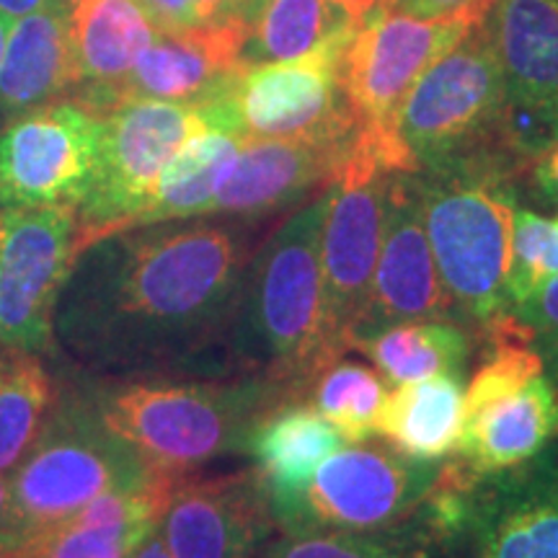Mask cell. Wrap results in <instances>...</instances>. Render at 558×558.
Masks as SVG:
<instances>
[{"mask_svg": "<svg viewBox=\"0 0 558 558\" xmlns=\"http://www.w3.org/2000/svg\"><path fill=\"white\" fill-rule=\"evenodd\" d=\"M435 473L437 463L362 439L331 452L300 492L269 501L271 518L284 535L386 530L414 518Z\"/></svg>", "mask_w": 558, "mask_h": 558, "instance_id": "cell-7", "label": "cell"}, {"mask_svg": "<svg viewBox=\"0 0 558 558\" xmlns=\"http://www.w3.org/2000/svg\"><path fill=\"white\" fill-rule=\"evenodd\" d=\"M390 169L367 132H357L349 158L331 181V199L320 230V279H324V329L333 357L352 349L354 329L365 308L378 264Z\"/></svg>", "mask_w": 558, "mask_h": 558, "instance_id": "cell-8", "label": "cell"}, {"mask_svg": "<svg viewBox=\"0 0 558 558\" xmlns=\"http://www.w3.org/2000/svg\"><path fill=\"white\" fill-rule=\"evenodd\" d=\"M352 349L373 362L386 386L396 388L437 375H463L473 333L458 320H409L357 339Z\"/></svg>", "mask_w": 558, "mask_h": 558, "instance_id": "cell-26", "label": "cell"}, {"mask_svg": "<svg viewBox=\"0 0 558 558\" xmlns=\"http://www.w3.org/2000/svg\"><path fill=\"white\" fill-rule=\"evenodd\" d=\"M409 320H456V313L424 230L416 173H393L380 256L352 344Z\"/></svg>", "mask_w": 558, "mask_h": 558, "instance_id": "cell-14", "label": "cell"}, {"mask_svg": "<svg viewBox=\"0 0 558 558\" xmlns=\"http://www.w3.org/2000/svg\"><path fill=\"white\" fill-rule=\"evenodd\" d=\"M460 541H448L411 518L369 533L284 535L264 558H456Z\"/></svg>", "mask_w": 558, "mask_h": 558, "instance_id": "cell-29", "label": "cell"}, {"mask_svg": "<svg viewBox=\"0 0 558 558\" xmlns=\"http://www.w3.org/2000/svg\"><path fill=\"white\" fill-rule=\"evenodd\" d=\"M339 3H344V5H349V9H354L360 13H369L375 5L383 3V0H339Z\"/></svg>", "mask_w": 558, "mask_h": 558, "instance_id": "cell-42", "label": "cell"}, {"mask_svg": "<svg viewBox=\"0 0 558 558\" xmlns=\"http://www.w3.org/2000/svg\"><path fill=\"white\" fill-rule=\"evenodd\" d=\"M267 486L256 469L177 481L158 520L171 558H254L275 533Z\"/></svg>", "mask_w": 558, "mask_h": 558, "instance_id": "cell-15", "label": "cell"}, {"mask_svg": "<svg viewBox=\"0 0 558 558\" xmlns=\"http://www.w3.org/2000/svg\"><path fill=\"white\" fill-rule=\"evenodd\" d=\"M478 558H558V481L488 494Z\"/></svg>", "mask_w": 558, "mask_h": 558, "instance_id": "cell-27", "label": "cell"}, {"mask_svg": "<svg viewBox=\"0 0 558 558\" xmlns=\"http://www.w3.org/2000/svg\"><path fill=\"white\" fill-rule=\"evenodd\" d=\"M158 32H184L202 24L192 0H143Z\"/></svg>", "mask_w": 558, "mask_h": 558, "instance_id": "cell-35", "label": "cell"}, {"mask_svg": "<svg viewBox=\"0 0 558 558\" xmlns=\"http://www.w3.org/2000/svg\"><path fill=\"white\" fill-rule=\"evenodd\" d=\"M239 16L243 21V68L292 60L339 65L367 13L339 0H246Z\"/></svg>", "mask_w": 558, "mask_h": 558, "instance_id": "cell-19", "label": "cell"}, {"mask_svg": "<svg viewBox=\"0 0 558 558\" xmlns=\"http://www.w3.org/2000/svg\"><path fill=\"white\" fill-rule=\"evenodd\" d=\"M70 52L75 86L68 99L104 117L117 107L122 81L158 26L143 0H70Z\"/></svg>", "mask_w": 558, "mask_h": 558, "instance_id": "cell-18", "label": "cell"}, {"mask_svg": "<svg viewBox=\"0 0 558 558\" xmlns=\"http://www.w3.org/2000/svg\"><path fill=\"white\" fill-rule=\"evenodd\" d=\"M512 311L527 326L530 341L541 354L546 375L558 386V277Z\"/></svg>", "mask_w": 558, "mask_h": 558, "instance_id": "cell-34", "label": "cell"}, {"mask_svg": "<svg viewBox=\"0 0 558 558\" xmlns=\"http://www.w3.org/2000/svg\"><path fill=\"white\" fill-rule=\"evenodd\" d=\"M556 437L558 386L543 373L509 399L465 418L452 456L463 458L484 476H505L538 458Z\"/></svg>", "mask_w": 558, "mask_h": 558, "instance_id": "cell-20", "label": "cell"}, {"mask_svg": "<svg viewBox=\"0 0 558 558\" xmlns=\"http://www.w3.org/2000/svg\"><path fill=\"white\" fill-rule=\"evenodd\" d=\"M128 558H171V554L166 550L163 541H160V535L156 530V533H150L143 543H137V546L130 550Z\"/></svg>", "mask_w": 558, "mask_h": 558, "instance_id": "cell-40", "label": "cell"}, {"mask_svg": "<svg viewBox=\"0 0 558 558\" xmlns=\"http://www.w3.org/2000/svg\"><path fill=\"white\" fill-rule=\"evenodd\" d=\"M60 3H70V0H0V13H5L11 19H21L32 11L50 9V5Z\"/></svg>", "mask_w": 558, "mask_h": 558, "instance_id": "cell-39", "label": "cell"}, {"mask_svg": "<svg viewBox=\"0 0 558 558\" xmlns=\"http://www.w3.org/2000/svg\"><path fill=\"white\" fill-rule=\"evenodd\" d=\"M75 256V207H5L0 213V347L32 354L54 347V305Z\"/></svg>", "mask_w": 558, "mask_h": 558, "instance_id": "cell-12", "label": "cell"}, {"mask_svg": "<svg viewBox=\"0 0 558 558\" xmlns=\"http://www.w3.org/2000/svg\"><path fill=\"white\" fill-rule=\"evenodd\" d=\"M354 137L243 140L239 158L205 209V218L251 226L308 202L318 186H329L337 179Z\"/></svg>", "mask_w": 558, "mask_h": 558, "instance_id": "cell-16", "label": "cell"}, {"mask_svg": "<svg viewBox=\"0 0 558 558\" xmlns=\"http://www.w3.org/2000/svg\"><path fill=\"white\" fill-rule=\"evenodd\" d=\"M530 179H533V186L541 194V199L558 207V143L530 163Z\"/></svg>", "mask_w": 558, "mask_h": 558, "instance_id": "cell-37", "label": "cell"}, {"mask_svg": "<svg viewBox=\"0 0 558 558\" xmlns=\"http://www.w3.org/2000/svg\"><path fill=\"white\" fill-rule=\"evenodd\" d=\"M290 403L269 383L233 380H122L94 399L96 414L153 469L186 473L228 452L246 450L254 424Z\"/></svg>", "mask_w": 558, "mask_h": 558, "instance_id": "cell-3", "label": "cell"}, {"mask_svg": "<svg viewBox=\"0 0 558 558\" xmlns=\"http://www.w3.org/2000/svg\"><path fill=\"white\" fill-rule=\"evenodd\" d=\"M558 143V99H505L497 124V145L518 171Z\"/></svg>", "mask_w": 558, "mask_h": 558, "instance_id": "cell-32", "label": "cell"}, {"mask_svg": "<svg viewBox=\"0 0 558 558\" xmlns=\"http://www.w3.org/2000/svg\"><path fill=\"white\" fill-rule=\"evenodd\" d=\"M243 3H246V0H239V9H241V5H243Z\"/></svg>", "mask_w": 558, "mask_h": 558, "instance_id": "cell-46", "label": "cell"}, {"mask_svg": "<svg viewBox=\"0 0 558 558\" xmlns=\"http://www.w3.org/2000/svg\"><path fill=\"white\" fill-rule=\"evenodd\" d=\"M246 222H156L78 251L52 333L68 357L117 378H158L226 354L251 259Z\"/></svg>", "mask_w": 558, "mask_h": 558, "instance_id": "cell-1", "label": "cell"}, {"mask_svg": "<svg viewBox=\"0 0 558 558\" xmlns=\"http://www.w3.org/2000/svg\"><path fill=\"white\" fill-rule=\"evenodd\" d=\"M386 396L388 386L378 369L339 357L320 369L300 401L311 403L352 445L375 437Z\"/></svg>", "mask_w": 558, "mask_h": 558, "instance_id": "cell-30", "label": "cell"}, {"mask_svg": "<svg viewBox=\"0 0 558 558\" xmlns=\"http://www.w3.org/2000/svg\"><path fill=\"white\" fill-rule=\"evenodd\" d=\"M243 21L233 16L207 21L184 32H158L122 81L117 104L158 99L197 104L241 65Z\"/></svg>", "mask_w": 558, "mask_h": 558, "instance_id": "cell-17", "label": "cell"}, {"mask_svg": "<svg viewBox=\"0 0 558 558\" xmlns=\"http://www.w3.org/2000/svg\"><path fill=\"white\" fill-rule=\"evenodd\" d=\"M207 124L194 104L124 99L104 114L94 179L78 213V251L130 228L181 145Z\"/></svg>", "mask_w": 558, "mask_h": 558, "instance_id": "cell-9", "label": "cell"}, {"mask_svg": "<svg viewBox=\"0 0 558 558\" xmlns=\"http://www.w3.org/2000/svg\"><path fill=\"white\" fill-rule=\"evenodd\" d=\"M192 3L199 13L202 24L239 13V0H192Z\"/></svg>", "mask_w": 558, "mask_h": 558, "instance_id": "cell-38", "label": "cell"}, {"mask_svg": "<svg viewBox=\"0 0 558 558\" xmlns=\"http://www.w3.org/2000/svg\"><path fill=\"white\" fill-rule=\"evenodd\" d=\"M194 107L207 128L241 140L352 137L360 130L339 65L324 60L239 68Z\"/></svg>", "mask_w": 558, "mask_h": 558, "instance_id": "cell-10", "label": "cell"}, {"mask_svg": "<svg viewBox=\"0 0 558 558\" xmlns=\"http://www.w3.org/2000/svg\"><path fill=\"white\" fill-rule=\"evenodd\" d=\"M241 145L239 135L218 128L194 132L160 171L148 205L140 209L130 228L205 218V209L233 169Z\"/></svg>", "mask_w": 558, "mask_h": 558, "instance_id": "cell-25", "label": "cell"}, {"mask_svg": "<svg viewBox=\"0 0 558 558\" xmlns=\"http://www.w3.org/2000/svg\"><path fill=\"white\" fill-rule=\"evenodd\" d=\"M550 476H554V481H558V460H556V465H554V471H550Z\"/></svg>", "mask_w": 558, "mask_h": 558, "instance_id": "cell-45", "label": "cell"}, {"mask_svg": "<svg viewBox=\"0 0 558 558\" xmlns=\"http://www.w3.org/2000/svg\"><path fill=\"white\" fill-rule=\"evenodd\" d=\"M486 5L442 19H416L375 5L339 62V83L360 128L396 137L393 122L409 90L478 24Z\"/></svg>", "mask_w": 558, "mask_h": 558, "instance_id": "cell-11", "label": "cell"}, {"mask_svg": "<svg viewBox=\"0 0 558 558\" xmlns=\"http://www.w3.org/2000/svg\"><path fill=\"white\" fill-rule=\"evenodd\" d=\"M104 117L75 99L26 111L0 135V207H78L94 179Z\"/></svg>", "mask_w": 558, "mask_h": 558, "instance_id": "cell-13", "label": "cell"}, {"mask_svg": "<svg viewBox=\"0 0 558 558\" xmlns=\"http://www.w3.org/2000/svg\"><path fill=\"white\" fill-rule=\"evenodd\" d=\"M558 277V222L533 209L514 207L512 256L507 271V300L512 308Z\"/></svg>", "mask_w": 558, "mask_h": 558, "instance_id": "cell-31", "label": "cell"}, {"mask_svg": "<svg viewBox=\"0 0 558 558\" xmlns=\"http://www.w3.org/2000/svg\"><path fill=\"white\" fill-rule=\"evenodd\" d=\"M5 509H9V481H5L3 473H0V525H3Z\"/></svg>", "mask_w": 558, "mask_h": 558, "instance_id": "cell-43", "label": "cell"}, {"mask_svg": "<svg viewBox=\"0 0 558 558\" xmlns=\"http://www.w3.org/2000/svg\"><path fill=\"white\" fill-rule=\"evenodd\" d=\"M465 427V388L460 375L403 383L383 401L378 429L390 448L418 463H439L458 450Z\"/></svg>", "mask_w": 558, "mask_h": 558, "instance_id": "cell-24", "label": "cell"}, {"mask_svg": "<svg viewBox=\"0 0 558 558\" xmlns=\"http://www.w3.org/2000/svg\"><path fill=\"white\" fill-rule=\"evenodd\" d=\"M11 26H13V19H11V16H5V13H0V60H3L5 45H9Z\"/></svg>", "mask_w": 558, "mask_h": 558, "instance_id": "cell-41", "label": "cell"}, {"mask_svg": "<svg viewBox=\"0 0 558 558\" xmlns=\"http://www.w3.org/2000/svg\"><path fill=\"white\" fill-rule=\"evenodd\" d=\"M484 3H488V0H383L380 5L416 19H442L450 16V13L476 9V5Z\"/></svg>", "mask_w": 558, "mask_h": 558, "instance_id": "cell-36", "label": "cell"}, {"mask_svg": "<svg viewBox=\"0 0 558 558\" xmlns=\"http://www.w3.org/2000/svg\"><path fill=\"white\" fill-rule=\"evenodd\" d=\"M9 556V550H5V546H3V541H0V558H5Z\"/></svg>", "mask_w": 558, "mask_h": 558, "instance_id": "cell-44", "label": "cell"}, {"mask_svg": "<svg viewBox=\"0 0 558 558\" xmlns=\"http://www.w3.org/2000/svg\"><path fill=\"white\" fill-rule=\"evenodd\" d=\"M9 481L0 541L9 556L37 535L73 518L99 494L158 471L145 463L96 414L94 401L52 407L32 448Z\"/></svg>", "mask_w": 558, "mask_h": 558, "instance_id": "cell-5", "label": "cell"}, {"mask_svg": "<svg viewBox=\"0 0 558 558\" xmlns=\"http://www.w3.org/2000/svg\"><path fill=\"white\" fill-rule=\"evenodd\" d=\"M507 90L478 24L414 83L393 130L418 171L494 160L518 173L497 145Z\"/></svg>", "mask_w": 558, "mask_h": 558, "instance_id": "cell-6", "label": "cell"}, {"mask_svg": "<svg viewBox=\"0 0 558 558\" xmlns=\"http://www.w3.org/2000/svg\"><path fill=\"white\" fill-rule=\"evenodd\" d=\"M137 543L107 527L62 520L16 548L11 558H128Z\"/></svg>", "mask_w": 558, "mask_h": 558, "instance_id": "cell-33", "label": "cell"}, {"mask_svg": "<svg viewBox=\"0 0 558 558\" xmlns=\"http://www.w3.org/2000/svg\"><path fill=\"white\" fill-rule=\"evenodd\" d=\"M478 32L509 101L558 99V0H488Z\"/></svg>", "mask_w": 558, "mask_h": 558, "instance_id": "cell-22", "label": "cell"}, {"mask_svg": "<svg viewBox=\"0 0 558 558\" xmlns=\"http://www.w3.org/2000/svg\"><path fill=\"white\" fill-rule=\"evenodd\" d=\"M52 407V378L37 354L0 347V473L16 469Z\"/></svg>", "mask_w": 558, "mask_h": 558, "instance_id": "cell-28", "label": "cell"}, {"mask_svg": "<svg viewBox=\"0 0 558 558\" xmlns=\"http://www.w3.org/2000/svg\"><path fill=\"white\" fill-rule=\"evenodd\" d=\"M418 199L432 256L452 313L473 337L512 308V173L494 163L418 171Z\"/></svg>", "mask_w": 558, "mask_h": 558, "instance_id": "cell-4", "label": "cell"}, {"mask_svg": "<svg viewBox=\"0 0 558 558\" xmlns=\"http://www.w3.org/2000/svg\"><path fill=\"white\" fill-rule=\"evenodd\" d=\"M68 16L70 3H60L13 19L0 60V117L5 122L45 104L68 99L73 90Z\"/></svg>", "mask_w": 558, "mask_h": 558, "instance_id": "cell-21", "label": "cell"}, {"mask_svg": "<svg viewBox=\"0 0 558 558\" xmlns=\"http://www.w3.org/2000/svg\"><path fill=\"white\" fill-rule=\"evenodd\" d=\"M329 199L331 184L251 254L226 341L235 378L269 383L288 401L303 399L320 369L339 360L326 339L320 279V230Z\"/></svg>", "mask_w": 558, "mask_h": 558, "instance_id": "cell-2", "label": "cell"}, {"mask_svg": "<svg viewBox=\"0 0 558 558\" xmlns=\"http://www.w3.org/2000/svg\"><path fill=\"white\" fill-rule=\"evenodd\" d=\"M5 558H11V556H5Z\"/></svg>", "mask_w": 558, "mask_h": 558, "instance_id": "cell-47", "label": "cell"}, {"mask_svg": "<svg viewBox=\"0 0 558 558\" xmlns=\"http://www.w3.org/2000/svg\"><path fill=\"white\" fill-rule=\"evenodd\" d=\"M344 445L339 429L311 403L290 401L279 403L254 424L243 452L254 458L269 501H275L300 492L318 465Z\"/></svg>", "mask_w": 558, "mask_h": 558, "instance_id": "cell-23", "label": "cell"}, {"mask_svg": "<svg viewBox=\"0 0 558 558\" xmlns=\"http://www.w3.org/2000/svg\"><path fill=\"white\" fill-rule=\"evenodd\" d=\"M556 222H558V218H556Z\"/></svg>", "mask_w": 558, "mask_h": 558, "instance_id": "cell-48", "label": "cell"}]
</instances>
